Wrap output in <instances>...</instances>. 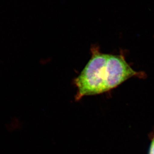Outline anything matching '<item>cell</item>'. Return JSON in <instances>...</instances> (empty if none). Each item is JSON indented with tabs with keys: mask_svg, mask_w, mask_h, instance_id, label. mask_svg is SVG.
Here are the masks:
<instances>
[{
	"mask_svg": "<svg viewBox=\"0 0 154 154\" xmlns=\"http://www.w3.org/2000/svg\"><path fill=\"white\" fill-rule=\"evenodd\" d=\"M91 52L90 60L74 80L76 101L110 91L132 77H146L145 72L133 69L122 51L118 55L104 54L98 46L93 45Z\"/></svg>",
	"mask_w": 154,
	"mask_h": 154,
	"instance_id": "1",
	"label": "cell"
},
{
	"mask_svg": "<svg viewBox=\"0 0 154 154\" xmlns=\"http://www.w3.org/2000/svg\"><path fill=\"white\" fill-rule=\"evenodd\" d=\"M149 154H154V137L150 145Z\"/></svg>",
	"mask_w": 154,
	"mask_h": 154,
	"instance_id": "2",
	"label": "cell"
}]
</instances>
